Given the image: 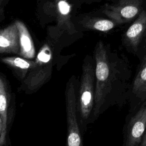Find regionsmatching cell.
<instances>
[{
	"instance_id": "6da1fadb",
	"label": "cell",
	"mask_w": 146,
	"mask_h": 146,
	"mask_svg": "<svg viewBox=\"0 0 146 146\" xmlns=\"http://www.w3.org/2000/svg\"><path fill=\"white\" fill-rule=\"evenodd\" d=\"M95 97L91 124L108 109L129 102L132 72L128 63L108 51L102 40L94 50Z\"/></svg>"
},
{
	"instance_id": "7a4b0ae2",
	"label": "cell",
	"mask_w": 146,
	"mask_h": 146,
	"mask_svg": "<svg viewBox=\"0 0 146 146\" xmlns=\"http://www.w3.org/2000/svg\"><path fill=\"white\" fill-rule=\"evenodd\" d=\"M95 63L94 59L86 56L82 65L77 92L76 108L82 131L84 135L91 119L95 106Z\"/></svg>"
},
{
	"instance_id": "3957f363",
	"label": "cell",
	"mask_w": 146,
	"mask_h": 146,
	"mask_svg": "<svg viewBox=\"0 0 146 146\" xmlns=\"http://www.w3.org/2000/svg\"><path fill=\"white\" fill-rule=\"evenodd\" d=\"M35 64L26 78L21 82L18 91L26 94L37 92L51 79L52 72V54L47 44L43 45L35 60Z\"/></svg>"
},
{
	"instance_id": "277c9868",
	"label": "cell",
	"mask_w": 146,
	"mask_h": 146,
	"mask_svg": "<svg viewBox=\"0 0 146 146\" xmlns=\"http://www.w3.org/2000/svg\"><path fill=\"white\" fill-rule=\"evenodd\" d=\"M16 113V98L6 75L0 73V146H11L10 132Z\"/></svg>"
},
{
	"instance_id": "5b68a950",
	"label": "cell",
	"mask_w": 146,
	"mask_h": 146,
	"mask_svg": "<svg viewBox=\"0 0 146 146\" xmlns=\"http://www.w3.org/2000/svg\"><path fill=\"white\" fill-rule=\"evenodd\" d=\"M79 80L74 75L68 80L65 89V102L67 121L66 146H83V133L82 131L76 108L77 92Z\"/></svg>"
},
{
	"instance_id": "8992f818",
	"label": "cell",
	"mask_w": 146,
	"mask_h": 146,
	"mask_svg": "<svg viewBox=\"0 0 146 146\" xmlns=\"http://www.w3.org/2000/svg\"><path fill=\"white\" fill-rule=\"evenodd\" d=\"M146 131V100L128 112L123 128L121 146H139Z\"/></svg>"
},
{
	"instance_id": "52a82bcc",
	"label": "cell",
	"mask_w": 146,
	"mask_h": 146,
	"mask_svg": "<svg viewBox=\"0 0 146 146\" xmlns=\"http://www.w3.org/2000/svg\"><path fill=\"white\" fill-rule=\"evenodd\" d=\"M142 0H120L115 5H106L103 12L116 23H126L140 13Z\"/></svg>"
},
{
	"instance_id": "ba28073f",
	"label": "cell",
	"mask_w": 146,
	"mask_h": 146,
	"mask_svg": "<svg viewBox=\"0 0 146 146\" xmlns=\"http://www.w3.org/2000/svg\"><path fill=\"white\" fill-rule=\"evenodd\" d=\"M146 100V52L141 58L132 78L129 99L128 112L133 111Z\"/></svg>"
},
{
	"instance_id": "9c48e42d",
	"label": "cell",
	"mask_w": 146,
	"mask_h": 146,
	"mask_svg": "<svg viewBox=\"0 0 146 146\" xmlns=\"http://www.w3.org/2000/svg\"><path fill=\"white\" fill-rule=\"evenodd\" d=\"M146 30V11L142 10L124 34V42L134 53L138 51L143 35Z\"/></svg>"
},
{
	"instance_id": "30bf717a",
	"label": "cell",
	"mask_w": 146,
	"mask_h": 146,
	"mask_svg": "<svg viewBox=\"0 0 146 146\" xmlns=\"http://www.w3.org/2000/svg\"><path fill=\"white\" fill-rule=\"evenodd\" d=\"M20 43L18 28L15 22L0 31V53L19 55Z\"/></svg>"
},
{
	"instance_id": "8fae6325",
	"label": "cell",
	"mask_w": 146,
	"mask_h": 146,
	"mask_svg": "<svg viewBox=\"0 0 146 146\" xmlns=\"http://www.w3.org/2000/svg\"><path fill=\"white\" fill-rule=\"evenodd\" d=\"M1 61L11 70L13 75L20 82L26 78L35 64V60L20 56L3 57Z\"/></svg>"
},
{
	"instance_id": "7c38bea8",
	"label": "cell",
	"mask_w": 146,
	"mask_h": 146,
	"mask_svg": "<svg viewBox=\"0 0 146 146\" xmlns=\"http://www.w3.org/2000/svg\"><path fill=\"white\" fill-rule=\"evenodd\" d=\"M18 30L20 43L19 56L33 60L35 56V49L32 37L23 22L17 20L14 22Z\"/></svg>"
},
{
	"instance_id": "4fadbf2b",
	"label": "cell",
	"mask_w": 146,
	"mask_h": 146,
	"mask_svg": "<svg viewBox=\"0 0 146 146\" xmlns=\"http://www.w3.org/2000/svg\"><path fill=\"white\" fill-rule=\"evenodd\" d=\"M81 23L85 28L102 32H107L112 29L115 26L116 23L111 19L91 17L83 19Z\"/></svg>"
},
{
	"instance_id": "5bb4252c",
	"label": "cell",
	"mask_w": 146,
	"mask_h": 146,
	"mask_svg": "<svg viewBox=\"0 0 146 146\" xmlns=\"http://www.w3.org/2000/svg\"><path fill=\"white\" fill-rule=\"evenodd\" d=\"M139 146H146V131L143 136L142 141Z\"/></svg>"
},
{
	"instance_id": "9a60e30c",
	"label": "cell",
	"mask_w": 146,
	"mask_h": 146,
	"mask_svg": "<svg viewBox=\"0 0 146 146\" xmlns=\"http://www.w3.org/2000/svg\"><path fill=\"white\" fill-rule=\"evenodd\" d=\"M61 1V0H55L56 2H59V1Z\"/></svg>"
}]
</instances>
